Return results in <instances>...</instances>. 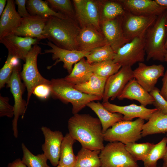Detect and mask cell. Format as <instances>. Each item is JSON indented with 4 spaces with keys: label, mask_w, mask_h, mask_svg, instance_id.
<instances>
[{
    "label": "cell",
    "mask_w": 167,
    "mask_h": 167,
    "mask_svg": "<svg viewBox=\"0 0 167 167\" xmlns=\"http://www.w3.org/2000/svg\"><path fill=\"white\" fill-rule=\"evenodd\" d=\"M72 1L76 20L80 28L90 27L101 32L100 0H74Z\"/></svg>",
    "instance_id": "8"
},
{
    "label": "cell",
    "mask_w": 167,
    "mask_h": 167,
    "mask_svg": "<svg viewBox=\"0 0 167 167\" xmlns=\"http://www.w3.org/2000/svg\"><path fill=\"white\" fill-rule=\"evenodd\" d=\"M6 167H27L20 159L18 158L10 163Z\"/></svg>",
    "instance_id": "44"
},
{
    "label": "cell",
    "mask_w": 167,
    "mask_h": 167,
    "mask_svg": "<svg viewBox=\"0 0 167 167\" xmlns=\"http://www.w3.org/2000/svg\"><path fill=\"white\" fill-rule=\"evenodd\" d=\"M100 150H92L82 147L76 156L74 167H101Z\"/></svg>",
    "instance_id": "29"
},
{
    "label": "cell",
    "mask_w": 167,
    "mask_h": 167,
    "mask_svg": "<svg viewBox=\"0 0 167 167\" xmlns=\"http://www.w3.org/2000/svg\"><path fill=\"white\" fill-rule=\"evenodd\" d=\"M26 6L28 12L31 15H37L45 18H48L51 16L63 19L67 17L65 15L53 10L46 1L27 0Z\"/></svg>",
    "instance_id": "28"
},
{
    "label": "cell",
    "mask_w": 167,
    "mask_h": 167,
    "mask_svg": "<svg viewBox=\"0 0 167 167\" xmlns=\"http://www.w3.org/2000/svg\"><path fill=\"white\" fill-rule=\"evenodd\" d=\"M167 133V114L157 110L144 123L141 132L142 137L160 133Z\"/></svg>",
    "instance_id": "26"
},
{
    "label": "cell",
    "mask_w": 167,
    "mask_h": 167,
    "mask_svg": "<svg viewBox=\"0 0 167 167\" xmlns=\"http://www.w3.org/2000/svg\"><path fill=\"white\" fill-rule=\"evenodd\" d=\"M41 129L45 139L42 145L43 153L52 165L56 167L59 165L61 148L64 136L59 131H53L44 126Z\"/></svg>",
    "instance_id": "16"
},
{
    "label": "cell",
    "mask_w": 167,
    "mask_h": 167,
    "mask_svg": "<svg viewBox=\"0 0 167 167\" xmlns=\"http://www.w3.org/2000/svg\"><path fill=\"white\" fill-rule=\"evenodd\" d=\"M165 26H166V32H167V36H166V41L165 44V48L166 49H167V19L166 23Z\"/></svg>",
    "instance_id": "48"
},
{
    "label": "cell",
    "mask_w": 167,
    "mask_h": 167,
    "mask_svg": "<svg viewBox=\"0 0 167 167\" xmlns=\"http://www.w3.org/2000/svg\"><path fill=\"white\" fill-rule=\"evenodd\" d=\"M100 1L101 22L115 19L122 15L126 11L118 0Z\"/></svg>",
    "instance_id": "31"
},
{
    "label": "cell",
    "mask_w": 167,
    "mask_h": 167,
    "mask_svg": "<svg viewBox=\"0 0 167 167\" xmlns=\"http://www.w3.org/2000/svg\"><path fill=\"white\" fill-rule=\"evenodd\" d=\"M87 106L97 115L101 122L104 134L115 123L123 120L122 114L109 111L105 108L102 103L99 101L91 102L87 104Z\"/></svg>",
    "instance_id": "24"
},
{
    "label": "cell",
    "mask_w": 167,
    "mask_h": 167,
    "mask_svg": "<svg viewBox=\"0 0 167 167\" xmlns=\"http://www.w3.org/2000/svg\"><path fill=\"white\" fill-rule=\"evenodd\" d=\"M120 17L102 21L100 25L101 32L115 53L119 48L130 41L125 38L123 33Z\"/></svg>",
    "instance_id": "18"
},
{
    "label": "cell",
    "mask_w": 167,
    "mask_h": 167,
    "mask_svg": "<svg viewBox=\"0 0 167 167\" xmlns=\"http://www.w3.org/2000/svg\"><path fill=\"white\" fill-rule=\"evenodd\" d=\"M19 63L18 59L8 54L5 63L0 70V89L8 83L15 67Z\"/></svg>",
    "instance_id": "38"
},
{
    "label": "cell",
    "mask_w": 167,
    "mask_h": 167,
    "mask_svg": "<svg viewBox=\"0 0 167 167\" xmlns=\"http://www.w3.org/2000/svg\"><path fill=\"white\" fill-rule=\"evenodd\" d=\"M167 10L157 16L154 23L147 30L145 35V50L146 60L152 59L164 62L167 49L165 45L167 32L166 23Z\"/></svg>",
    "instance_id": "4"
},
{
    "label": "cell",
    "mask_w": 167,
    "mask_h": 167,
    "mask_svg": "<svg viewBox=\"0 0 167 167\" xmlns=\"http://www.w3.org/2000/svg\"><path fill=\"white\" fill-rule=\"evenodd\" d=\"M157 167H160V166H159V167H157Z\"/></svg>",
    "instance_id": "51"
},
{
    "label": "cell",
    "mask_w": 167,
    "mask_h": 167,
    "mask_svg": "<svg viewBox=\"0 0 167 167\" xmlns=\"http://www.w3.org/2000/svg\"><path fill=\"white\" fill-rule=\"evenodd\" d=\"M134 78L131 66H122L115 74L109 77L106 81L103 102L113 100L119 96L128 83Z\"/></svg>",
    "instance_id": "12"
},
{
    "label": "cell",
    "mask_w": 167,
    "mask_h": 167,
    "mask_svg": "<svg viewBox=\"0 0 167 167\" xmlns=\"http://www.w3.org/2000/svg\"><path fill=\"white\" fill-rule=\"evenodd\" d=\"M7 0H0V16H1L3 12L6 5Z\"/></svg>",
    "instance_id": "45"
},
{
    "label": "cell",
    "mask_w": 167,
    "mask_h": 167,
    "mask_svg": "<svg viewBox=\"0 0 167 167\" xmlns=\"http://www.w3.org/2000/svg\"><path fill=\"white\" fill-rule=\"evenodd\" d=\"M145 35L136 37L119 48L115 54L113 61L122 66H131L137 62H144L146 54Z\"/></svg>",
    "instance_id": "9"
},
{
    "label": "cell",
    "mask_w": 167,
    "mask_h": 167,
    "mask_svg": "<svg viewBox=\"0 0 167 167\" xmlns=\"http://www.w3.org/2000/svg\"><path fill=\"white\" fill-rule=\"evenodd\" d=\"M164 61L167 62V53L165 56Z\"/></svg>",
    "instance_id": "49"
},
{
    "label": "cell",
    "mask_w": 167,
    "mask_h": 167,
    "mask_svg": "<svg viewBox=\"0 0 167 167\" xmlns=\"http://www.w3.org/2000/svg\"><path fill=\"white\" fill-rule=\"evenodd\" d=\"M50 7L70 18L76 20L75 13L71 2L70 0H47Z\"/></svg>",
    "instance_id": "37"
},
{
    "label": "cell",
    "mask_w": 167,
    "mask_h": 167,
    "mask_svg": "<svg viewBox=\"0 0 167 167\" xmlns=\"http://www.w3.org/2000/svg\"><path fill=\"white\" fill-rule=\"evenodd\" d=\"M162 81V86L160 90V93L167 101V70L164 74Z\"/></svg>",
    "instance_id": "43"
},
{
    "label": "cell",
    "mask_w": 167,
    "mask_h": 167,
    "mask_svg": "<svg viewBox=\"0 0 167 167\" xmlns=\"http://www.w3.org/2000/svg\"><path fill=\"white\" fill-rule=\"evenodd\" d=\"M48 18L32 15L22 18L20 26L13 34L21 37L36 38L39 40L45 39L43 34Z\"/></svg>",
    "instance_id": "21"
},
{
    "label": "cell",
    "mask_w": 167,
    "mask_h": 167,
    "mask_svg": "<svg viewBox=\"0 0 167 167\" xmlns=\"http://www.w3.org/2000/svg\"><path fill=\"white\" fill-rule=\"evenodd\" d=\"M125 11L132 14L144 16H158L167 7L158 5L152 0H118Z\"/></svg>",
    "instance_id": "17"
},
{
    "label": "cell",
    "mask_w": 167,
    "mask_h": 167,
    "mask_svg": "<svg viewBox=\"0 0 167 167\" xmlns=\"http://www.w3.org/2000/svg\"><path fill=\"white\" fill-rule=\"evenodd\" d=\"M159 5L167 7V0H155Z\"/></svg>",
    "instance_id": "46"
},
{
    "label": "cell",
    "mask_w": 167,
    "mask_h": 167,
    "mask_svg": "<svg viewBox=\"0 0 167 167\" xmlns=\"http://www.w3.org/2000/svg\"><path fill=\"white\" fill-rule=\"evenodd\" d=\"M144 120L138 118L134 121H122L115 123L104 134L105 141L120 142L126 145L135 143L142 137Z\"/></svg>",
    "instance_id": "5"
},
{
    "label": "cell",
    "mask_w": 167,
    "mask_h": 167,
    "mask_svg": "<svg viewBox=\"0 0 167 167\" xmlns=\"http://www.w3.org/2000/svg\"><path fill=\"white\" fill-rule=\"evenodd\" d=\"M27 0H15V3L17 6L18 12L22 18L31 15L28 12L26 6Z\"/></svg>",
    "instance_id": "42"
},
{
    "label": "cell",
    "mask_w": 167,
    "mask_h": 167,
    "mask_svg": "<svg viewBox=\"0 0 167 167\" xmlns=\"http://www.w3.org/2000/svg\"><path fill=\"white\" fill-rule=\"evenodd\" d=\"M157 17L137 15L126 11L120 17L121 26L125 37L130 41L136 37L145 35Z\"/></svg>",
    "instance_id": "11"
},
{
    "label": "cell",
    "mask_w": 167,
    "mask_h": 167,
    "mask_svg": "<svg viewBox=\"0 0 167 167\" xmlns=\"http://www.w3.org/2000/svg\"><path fill=\"white\" fill-rule=\"evenodd\" d=\"M93 74L91 64L84 58L74 65L71 73L64 78L75 85L87 81Z\"/></svg>",
    "instance_id": "25"
},
{
    "label": "cell",
    "mask_w": 167,
    "mask_h": 167,
    "mask_svg": "<svg viewBox=\"0 0 167 167\" xmlns=\"http://www.w3.org/2000/svg\"><path fill=\"white\" fill-rule=\"evenodd\" d=\"M153 144V143L149 142L139 143L135 142L125 145V147L128 152L136 161H143Z\"/></svg>",
    "instance_id": "36"
},
{
    "label": "cell",
    "mask_w": 167,
    "mask_h": 167,
    "mask_svg": "<svg viewBox=\"0 0 167 167\" xmlns=\"http://www.w3.org/2000/svg\"><path fill=\"white\" fill-rule=\"evenodd\" d=\"M49 85L41 84L36 86L34 89L32 93L39 98L45 99L50 95Z\"/></svg>",
    "instance_id": "41"
},
{
    "label": "cell",
    "mask_w": 167,
    "mask_h": 167,
    "mask_svg": "<svg viewBox=\"0 0 167 167\" xmlns=\"http://www.w3.org/2000/svg\"><path fill=\"white\" fill-rule=\"evenodd\" d=\"M108 78L102 77L93 74L87 81L74 85V87L82 93L102 98Z\"/></svg>",
    "instance_id": "27"
},
{
    "label": "cell",
    "mask_w": 167,
    "mask_h": 167,
    "mask_svg": "<svg viewBox=\"0 0 167 167\" xmlns=\"http://www.w3.org/2000/svg\"><path fill=\"white\" fill-rule=\"evenodd\" d=\"M117 98L119 100L124 99L135 100L145 107L152 104L154 101L150 93L139 84L134 78L128 83Z\"/></svg>",
    "instance_id": "23"
},
{
    "label": "cell",
    "mask_w": 167,
    "mask_h": 167,
    "mask_svg": "<svg viewBox=\"0 0 167 167\" xmlns=\"http://www.w3.org/2000/svg\"><path fill=\"white\" fill-rule=\"evenodd\" d=\"M21 66L19 63L15 67L9 81L7 84L8 87L10 88L14 101L12 129L14 136L15 138H17L18 136L17 123L19 118L20 116L23 117L28 106L27 102L22 97L25 85L22 82L21 79Z\"/></svg>",
    "instance_id": "10"
},
{
    "label": "cell",
    "mask_w": 167,
    "mask_h": 167,
    "mask_svg": "<svg viewBox=\"0 0 167 167\" xmlns=\"http://www.w3.org/2000/svg\"><path fill=\"white\" fill-rule=\"evenodd\" d=\"M80 29L75 19L67 17L63 19L51 16L48 18L43 35L59 48L77 50V39Z\"/></svg>",
    "instance_id": "2"
},
{
    "label": "cell",
    "mask_w": 167,
    "mask_h": 167,
    "mask_svg": "<svg viewBox=\"0 0 167 167\" xmlns=\"http://www.w3.org/2000/svg\"><path fill=\"white\" fill-rule=\"evenodd\" d=\"M9 99L7 97L0 96V116L12 118L14 116V107L9 103Z\"/></svg>",
    "instance_id": "40"
},
{
    "label": "cell",
    "mask_w": 167,
    "mask_h": 167,
    "mask_svg": "<svg viewBox=\"0 0 167 167\" xmlns=\"http://www.w3.org/2000/svg\"><path fill=\"white\" fill-rule=\"evenodd\" d=\"M49 86L52 97L65 104L71 103L73 114L78 113L89 102L102 99L101 97L80 92L64 78L52 79Z\"/></svg>",
    "instance_id": "3"
},
{
    "label": "cell",
    "mask_w": 167,
    "mask_h": 167,
    "mask_svg": "<svg viewBox=\"0 0 167 167\" xmlns=\"http://www.w3.org/2000/svg\"><path fill=\"white\" fill-rule=\"evenodd\" d=\"M167 138L164 137L159 143L154 144L143 161L144 167H157V161L162 159L167 148Z\"/></svg>",
    "instance_id": "32"
},
{
    "label": "cell",
    "mask_w": 167,
    "mask_h": 167,
    "mask_svg": "<svg viewBox=\"0 0 167 167\" xmlns=\"http://www.w3.org/2000/svg\"><path fill=\"white\" fill-rule=\"evenodd\" d=\"M101 167H139L137 161L128 152L125 144L120 142H109L101 151Z\"/></svg>",
    "instance_id": "7"
},
{
    "label": "cell",
    "mask_w": 167,
    "mask_h": 167,
    "mask_svg": "<svg viewBox=\"0 0 167 167\" xmlns=\"http://www.w3.org/2000/svg\"><path fill=\"white\" fill-rule=\"evenodd\" d=\"M40 40L30 37H24L11 34L0 39V43L8 50V54L25 62V58L32 45L37 44Z\"/></svg>",
    "instance_id": "14"
},
{
    "label": "cell",
    "mask_w": 167,
    "mask_h": 167,
    "mask_svg": "<svg viewBox=\"0 0 167 167\" xmlns=\"http://www.w3.org/2000/svg\"><path fill=\"white\" fill-rule=\"evenodd\" d=\"M56 167H64V166H63L60 165H58L57 166H56Z\"/></svg>",
    "instance_id": "50"
},
{
    "label": "cell",
    "mask_w": 167,
    "mask_h": 167,
    "mask_svg": "<svg viewBox=\"0 0 167 167\" xmlns=\"http://www.w3.org/2000/svg\"><path fill=\"white\" fill-rule=\"evenodd\" d=\"M163 161V167H167V148L165 153L162 159Z\"/></svg>",
    "instance_id": "47"
},
{
    "label": "cell",
    "mask_w": 167,
    "mask_h": 167,
    "mask_svg": "<svg viewBox=\"0 0 167 167\" xmlns=\"http://www.w3.org/2000/svg\"><path fill=\"white\" fill-rule=\"evenodd\" d=\"M93 74L102 77H109L115 74L122 66L113 60L105 61L91 64Z\"/></svg>",
    "instance_id": "33"
},
{
    "label": "cell",
    "mask_w": 167,
    "mask_h": 167,
    "mask_svg": "<svg viewBox=\"0 0 167 167\" xmlns=\"http://www.w3.org/2000/svg\"><path fill=\"white\" fill-rule=\"evenodd\" d=\"M149 93L154 98L152 104L155 108L167 114V101L161 95L160 90L155 87Z\"/></svg>",
    "instance_id": "39"
},
{
    "label": "cell",
    "mask_w": 167,
    "mask_h": 167,
    "mask_svg": "<svg viewBox=\"0 0 167 167\" xmlns=\"http://www.w3.org/2000/svg\"><path fill=\"white\" fill-rule=\"evenodd\" d=\"M102 104L109 111L122 114V121H132L133 118H136L148 121L152 115L158 110L156 108L149 109L141 105H139L134 104L122 106L107 101L103 102Z\"/></svg>",
    "instance_id": "19"
},
{
    "label": "cell",
    "mask_w": 167,
    "mask_h": 167,
    "mask_svg": "<svg viewBox=\"0 0 167 167\" xmlns=\"http://www.w3.org/2000/svg\"><path fill=\"white\" fill-rule=\"evenodd\" d=\"M115 53L109 45L94 49L86 56L87 61L90 64L105 61L113 60Z\"/></svg>",
    "instance_id": "34"
},
{
    "label": "cell",
    "mask_w": 167,
    "mask_h": 167,
    "mask_svg": "<svg viewBox=\"0 0 167 167\" xmlns=\"http://www.w3.org/2000/svg\"><path fill=\"white\" fill-rule=\"evenodd\" d=\"M44 44L47 45L51 49L45 50L42 54L51 53L52 59L55 60L53 65L48 66L47 68L50 69L59 62H62L63 63V68L67 70L69 74L72 70L73 65L83 58H86L90 52L62 49L49 41Z\"/></svg>",
    "instance_id": "13"
},
{
    "label": "cell",
    "mask_w": 167,
    "mask_h": 167,
    "mask_svg": "<svg viewBox=\"0 0 167 167\" xmlns=\"http://www.w3.org/2000/svg\"><path fill=\"white\" fill-rule=\"evenodd\" d=\"M107 45L109 44L101 32L90 27L81 28L77 39V50L90 52L94 49Z\"/></svg>",
    "instance_id": "20"
},
{
    "label": "cell",
    "mask_w": 167,
    "mask_h": 167,
    "mask_svg": "<svg viewBox=\"0 0 167 167\" xmlns=\"http://www.w3.org/2000/svg\"><path fill=\"white\" fill-rule=\"evenodd\" d=\"M41 49L36 44L33 45L25 58V63L21 72V78L27 91V104L35 88L41 84L50 85V80L43 77L38 69L37 63L38 55L41 54Z\"/></svg>",
    "instance_id": "6"
},
{
    "label": "cell",
    "mask_w": 167,
    "mask_h": 167,
    "mask_svg": "<svg viewBox=\"0 0 167 167\" xmlns=\"http://www.w3.org/2000/svg\"><path fill=\"white\" fill-rule=\"evenodd\" d=\"M0 19V39L13 34L20 26L22 18L16 11L15 1L7 0Z\"/></svg>",
    "instance_id": "22"
},
{
    "label": "cell",
    "mask_w": 167,
    "mask_h": 167,
    "mask_svg": "<svg viewBox=\"0 0 167 167\" xmlns=\"http://www.w3.org/2000/svg\"><path fill=\"white\" fill-rule=\"evenodd\" d=\"M75 141L69 133L64 136L61 148L58 165L65 167H74L76 156L74 153L73 146Z\"/></svg>",
    "instance_id": "30"
},
{
    "label": "cell",
    "mask_w": 167,
    "mask_h": 167,
    "mask_svg": "<svg viewBox=\"0 0 167 167\" xmlns=\"http://www.w3.org/2000/svg\"><path fill=\"white\" fill-rule=\"evenodd\" d=\"M164 67L162 64L148 66L143 62L133 70L134 78L150 92L155 87L159 78L164 75Z\"/></svg>",
    "instance_id": "15"
},
{
    "label": "cell",
    "mask_w": 167,
    "mask_h": 167,
    "mask_svg": "<svg viewBox=\"0 0 167 167\" xmlns=\"http://www.w3.org/2000/svg\"><path fill=\"white\" fill-rule=\"evenodd\" d=\"M68 121L69 133L82 147L101 150L104 147V134L99 118L89 114H73Z\"/></svg>",
    "instance_id": "1"
},
{
    "label": "cell",
    "mask_w": 167,
    "mask_h": 167,
    "mask_svg": "<svg viewBox=\"0 0 167 167\" xmlns=\"http://www.w3.org/2000/svg\"><path fill=\"white\" fill-rule=\"evenodd\" d=\"M23 152L22 160L27 167H50L47 164V158L44 154H33L24 143L21 144Z\"/></svg>",
    "instance_id": "35"
}]
</instances>
